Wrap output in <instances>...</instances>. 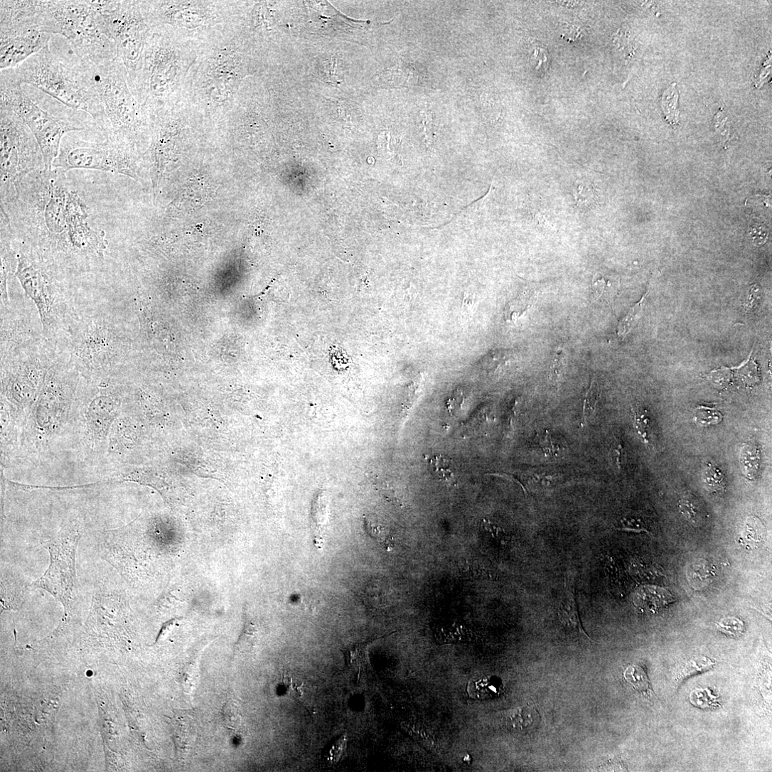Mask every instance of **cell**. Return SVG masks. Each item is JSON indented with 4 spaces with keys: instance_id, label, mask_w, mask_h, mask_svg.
Wrapping results in <instances>:
<instances>
[{
    "instance_id": "obj_18",
    "label": "cell",
    "mask_w": 772,
    "mask_h": 772,
    "mask_svg": "<svg viewBox=\"0 0 772 772\" xmlns=\"http://www.w3.org/2000/svg\"><path fill=\"white\" fill-rule=\"evenodd\" d=\"M26 577L20 570L2 565L1 568V610H18L26 601L28 593L31 589Z\"/></svg>"
},
{
    "instance_id": "obj_42",
    "label": "cell",
    "mask_w": 772,
    "mask_h": 772,
    "mask_svg": "<svg viewBox=\"0 0 772 772\" xmlns=\"http://www.w3.org/2000/svg\"><path fill=\"white\" fill-rule=\"evenodd\" d=\"M717 628L724 633L739 636L744 632V623L737 618H726L717 623Z\"/></svg>"
},
{
    "instance_id": "obj_29",
    "label": "cell",
    "mask_w": 772,
    "mask_h": 772,
    "mask_svg": "<svg viewBox=\"0 0 772 772\" xmlns=\"http://www.w3.org/2000/svg\"><path fill=\"white\" fill-rule=\"evenodd\" d=\"M365 527L368 535L380 546L386 550H391L395 545V540L390 530L383 525L375 521L371 518L365 519Z\"/></svg>"
},
{
    "instance_id": "obj_43",
    "label": "cell",
    "mask_w": 772,
    "mask_h": 772,
    "mask_svg": "<svg viewBox=\"0 0 772 772\" xmlns=\"http://www.w3.org/2000/svg\"><path fill=\"white\" fill-rule=\"evenodd\" d=\"M593 288L596 296L602 298V296H607L613 290L612 279L609 277L597 273L594 277Z\"/></svg>"
},
{
    "instance_id": "obj_39",
    "label": "cell",
    "mask_w": 772,
    "mask_h": 772,
    "mask_svg": "<svg viewBox=\"0 0 772 772\" xmlns=\"http://www.w3.org/2000/svg\"><path fill=\"white\" fill-rule=\"evenodd\" d=\"M347 742L346 736L343 735L332 741L323 753L325 761L330 764L340 761L346 751Z\"/></svg>"
},
{
    "instance_id": "obj_26",
    "label": "cell",
    "mask_w": 772,
    "mask_h": 772,
    "mask_svg": "<svg viewBox=\"0 0 772 772\" xmlns=\"http://www.w3.org/2000/svg\"><path fill=\"white\" fill-rule=\"evenodd\" d=\"M375 640L376 639L355 643L343 650L345 663L348 668L360 672L362 668L366 666L368 658V648Z\"/></svg>"
},
{
    "instance_id": "obj_16",
    "label": "cell",
    "mask_w": 772,
    "mask_h": 772,
    "mask_svg": "<svg viewBox=\"0 0 772 772\" xmlns=\"http://www.w3.org/2000/svg\"><path fill=\"white\" fill-rule=\"evenodd\" d=\"M53 36L38 30L0 31V69L17 68L49 46Z\"/></svg>"
},
{
    "instance_id": "obj_23",
    "label": "cell",
    "mask_w": 772,
    "mask_h": 772,
    "mask_svg": "<svg viewBox=\"0 0 772 772\" xmlns=\"http://www.w3.org/2000/svg\"><path fill=\"white\" fill-rule=\"evenodd\" d=\"M674 601L669 591L658 587L643 588L636 596L637 604L649 611H656Z\"/></svg>"
},
{
    "instance_id": "obj_19",
    "label": "cell",
    "mask_w": 772,
    "mask_h": 772,
    "mask_svg": "<svg viewBox=\"0 0 772 772\" xmlns=\"http://www.w3.org/2000/svg\"><path fill=\"white\" fill-rule=\"evenodd\" d=\"M558 616L568 633L591 640L582 626L576 600L574 582L568 575L565 578L564 594L559 607Z\"/></svg>"
},
{
    "instance_id": "obj_5",
    "label": "cell",
    "mask_w": 772,
    "mask_h": 772,
    "mask_svg": "<svg viewBox=\"0 0 772 772\" xmlns=\"http://www.w3.org/2000/svg\"><path fill=\"white\" fill-rule=\"evenodd\" d=\"M1 357V419L18 430L36 404L45 380L59 355L55 345L44 338L0 355Z\"/></svg>"
},
{
    "instance_id": "obj_37",
    "label": "cell",
    "mask_w": 772,
    "mask_h": 772,
    "mask_svg": "<svg viewBox=\"0 0 772 772\" xmlns=\"http://www.w3.org/2000/svg\"><path fill=\"white\" fill-rule=\"evenodd\" d=\"M723 415L715 407L708 406L698 407L695 413V422L702 427H707L720 423Z\"/></svg>"
},
{
    "instance_id": "obj_6",
    "label": "cell",
    "mask_w": 772,
    "mask_h": 772,
    "mask_svg": "<svg viewBox=\"0 0 772 772\" xmlns=\"http://www.w3.org/2000/svg\"><path fill=\"white\" fill-rule=\"evenodd\" d=\"M120 405L117 375L81 376L74 406L72 446L77 448L83 461L102 465Z\"/></svg>"
},
{
    "instance_id": "obj_31",
    "label": "cell",
    "mask_w": 772,
    "mask_h": 772,
    "mask_svg": "<svg viewBox=\"0 0 772 772\" xmlns=\"http://www.w3.org/2000/svg\"><path fill=\"white\" fill-rule=\"evenodd\" d=\"M574 196L578 205L586 207H594L597 203L596 190L592 183L586 180L579 181L574 190Z\"/></svg>"
},
{
    "instance_id": "obj_36",
    "label": "cell",
    "mask_w": 772,
    "mask_h": 772,
    "mask_svg": "<svg viewBox=\"0 0 772 772\" xmlns=\"http://www.w3.org/2000/svg\"><path fill=\"white\" fill-rule=\"evenodd\" d=\"M678 97L679 95L675 85L668 88L663 97V109L668 121L672 124H677L679 122Z\"/></svg>"
},
{
    "instance_id": "obj_2",
    "label": "cell",
    "mask_w": 772,
    "mask_h": 772,
    "mask_svg": "<svg viewBox=\"0 0 772 772\" xmlns=\"http://www.w3.org/2000/svg\"><path fill=\"white\" fill-rule=\"evenodd\" d=\"M80 378L75 367L58 358L45 377L36 404L18 430L11 466L38 463L54 453L64 440L72 442L74 406Z\"/></svg>"
},
{
    "instance_id": "obj_4",
    "label": "cell",
    "mask_w": 772,
    "mask_h": 772,
    "mask_svg": "<svg viewBox=\"0 0 772 772\" xmlns=\"http://www.w3.org/2000/svg\"><path fill=\"white\" fill-rule=\"evenodd\" d=\"M10 70L22 85H30L66 107L88 114L101 132L105 130V112L90 63L75 53L70 56L56 53L50 45Z\"/></svg>"
},
{
    "instance_id": "obj_8",
    "label": "cell",
    "mask_w": 772,
    "mask_h": 772,
    "mask_svg": "<svg viewBox=\"0 0 772 772\" xmlns=\"http://www.w3.org/2000/svg\"><path fill=\"white\" fill-rule=\"evenodd\" d=\"M15 278L36 309L45 338L55 343L77 311L68 282L21 245Z\"/></svg>"
},
{
    "instance_id": "obj_38",
    "label": "cell",
    "mask_w": 772,
    "mask_h": 772,
    "mask_svg": "<svg viewBox=\"0 0 772 772\" xmlns=\"http://www.w3.org/2000/svg\"><path fill=\"white\" fill-rule=\"evenodd\" d=\"M599 397V386L595 378L591 380L589 388L586 392L584 407L581 425L584 426L596 410Z\"/></svg>"
},
{
    "instance_id": "obj_20",
    "label": "cell",
    "mask_w": 772,
    "mask_h": 772,
    "mask_svg": "<svg viewBox=\"0 0 772 772\" xmlns=\"http://www.w3.org/2000/svg\"><path fill=\"white\" fill-rule=\"evenodd\" d=\"M177 754H186L195 742L198 726L193 714L188 711L176 710L171 719Z\"/></svg>"
},
{
    "instance_id": "obj_48",
    "label": "cell",
    "mask_w": 772,
    "mask_h": 772,
    "mask_svg": "<svg viewBox=\"0 0 772 772\" xmlns=\"http://www.w3.org/2000/svg\"><path fill=\"white\" fill-rule=\"evenodd\" d=\"M564 38H567L569 41H574L581 36L580 28L567 24L564 29L562 34Z\"/></svg>"
},
{
    "instance_id": "obj_10",
    "label": "cell",
    "mask_w": 772,
    "mask_h": 772,
    "mask_svg": "<svg viewBox=\"0 0 772 772\" xmlns=\"http://www.w3.org/2000/svg\"><path fill=\"white\" fill-rule=\"evenodd\" d=\"M81 521L77 517L70 518L53 538L42 542L50 554V566L31 585L32 589L46 591L63 604L65 616L57 633L65 628L81 598L76 573V554L83 532Z\"/></svg>"
},
{
    "instance_id": "obj_22",
    "label": "cell",
    "mask_w": 772,
    "mask_h": 772,
    "mask_svg": "<svg viewBox=\"0 0 772 772\" xmlns=\"http://www.w3.org/2000/svg\"><path fill=\"white\" fill-rule=\"evenodd\" d=\"M327 500L322 493L314 499L312 507V530L313 543L318 549H321L325 542L327 525Z\"/></svg>"
},
{
    "instance_id": "obj_34",
    "label": "cell",
    "mask_w": 772,
    "mask_h": 772,
    "mask_svg": "<svg viewBox=\"0 0 772 772\" xmlns=\"http://www.w3.org/2000/svg\"><path fill=\"white\" fill-rule=\"evenodd\" d=\"M634 428L645 444H650L651 422L647 412L640 410L638 407L631 408Z\"/></svg>"
},
{
    "instance_id": "obj_35",
    "label": "cell",
    "mask_w": 772,
    "mask_h": 772,
    "mask_svg": "<svg viewBox=\"0 0 772 772\" xmlns=\"http://www.w3.org/2000/svg\"><path fill=\"white\" fill-rule=\"evenodd\" d=\"M647 296L648 293L643 296L641 299L631 309L626 316L620 321L617 329L619 337L623 338L627 335L637 323L641 315L643 307L645 304Z\"/></svg>"
},
{
    "instance_id": "obj_44",
    "label": "cell",
    "mask_w": 772,
    "mask_h": 772,
    "mask_svg": "<svg viewBox=\"0 0 772 772\" xmlns=\"http://www.w3.org/2000/svg\"><path fill=\"white\" fill-rule=\"evenodd\" d=\"M284 686L286 693L295 699L297 700L302 697L304 684L299 679L286 676L284 677Z\"/></svg>"
},
{
    "instance_id": "obj_28",
    "label": "cell",
    "mask_w": 772,
    "mask_h": 772,
    "mask_svg": "<svg viewBox=\"0 0 772 772\" xmlns=\"http://www.w3.org/2000/svg\"><path fill=\"white\" fill-rule=\"evenodd\" d=\"M259 639V628L256 623L245 614L242 631L235 643V650L240 653H250L256 646Z\"/></svg>"
},
{
    "instance_id": "obj_13",
    "label": "cell",
    "mask_w": 772,
    "mask_h": 772,
    "mask_svg": "<svg viewBox=\"0 0 772 772\" xmlns=\"http://www.w3.org/2000/svg\"><path fill=\"white\" fill-rule=\"evenodd\" d=\"M96 21L101 32L114 44L117 57L127 75L137 69L150 38L141 2L92 0Z\"/></svg>"
},
{
    "instance_id": "obj_33",
    "label": "cell",
    "mask_w": 772,
    "mask_h": 772,
    "mask_svg": "<svg viewBox=\"0 0 772 772\" xmlns=\"http://www.w3.org/2000/svg\"><path fill=\"white\" fill-rule=\"evenodd\" d=\"M459 574L466 578L486 579V574L489 573V571L485 569L486 564L484 562L476 557L463 559L459 562Z\"/></svg>"
},
{
    "instance_id": "obj_17",
    "label": "cell",
    "mask_w": 772,
    "mask_h": 772,
    "mask_svg": "<svg viewBox=\"0 0 772 772\" xmlns=\"http://www.w3.org/2000/svg\"><path fill=\"white\" fill-rule=\"evenodd\" d=\"M1 222H0V293H1V307H7L11 303L9 294V282L15 277L18 268V250L15 247V237L9 218L1 209Z\"/></svg>"
},
{
    "instance_id": "obj_7",
    "label": "cell",
    "mask_w": 772,
    "mask_h": 772,
    "mask_svg": "<svg viewBox=\"0 0 772 772\" xmlns=\"http://www.w3.org/2000/svg\"><path fill=\"white\" fill-rule=\"evenodd\" d=\"M41 32L64 37L82 60L100 65L117 58L114 43L100 31L91 0H38Z\"/></svg>"
},
{
    "instance_id": "obj_24",
    "label": "cell",
    "mask_w": 772,
    "mask_h": 772,
    "mask_svg": "<svg viewBox=\"0 0 772 772\" xmlns=\"http://www.w3.org/2000/svg\"><path fill=\"white\" fill-rule=\"evenodd\" d=\"M429 468L435 479L449 485L457 484V475L453 461L443 456L428 459Z\"/></svg>"
},
{
    "instance_id": "obj_12",
    "label": "cell",
    "mask_w": 772,
    "mask_h": 772,
    "mask_svg": "<svg viewBox=\"0 0 772 772\" xmlns=\"http://www.w3.org/2000/svg\"><path fill=\"white\" fill-rule=\"evenodd\" d=\"M45 169L41 149L16 112L0 109V197L5 203L31 173Z\"/></svg>"
},
{
    "instance_id": "obj_30",
    "label": "cell",
    "mask_w": 772,
    "mask_h": 772,
    "mask_svg": "<svg viewBox=\"0 0 772 772\" xmlns=\"http://www.w3.org/2000/svg\"><path fill=\"white\" fill-rule=\"evenodd\" d=\"M715 665V662L709 658L704 656L694 658L687 661L682 668L677 680L681 683L692 676L712 670Z\"/></svg>"
},
{
    "instance_id": "obj_9",
    "label": "cell",
    "mask_w": 772,
    "mask_h": 772,
    "mask_svg": "<svg viewBox=\"0 0 772 772\" xmlns=\"http://www.w3.org/2000/svg\"><path fill=\"white\" fill-rule=\"evenodd\" d=\"M22 85L10 69L1 70L0 109L12 110L22 118L41 149L45 170H52L63 138L72 132L87 131L95 122L84 112L63 117L45 109L25 92Z\"/></svg>"
},
{
    "instance_id": "obj_46",
    "label": "cell",
    "mask_w": 772,
    "mask_h": 772,
    "mask_svg": "<svg viewBox=\"0 0 772 772\" xmlns=\"http://www.w3.org/2000/svg\"><path fill=\"white\" fill-rule=\"evenodd\" d=\"M623 447L621 441L616 439L611 445L609 456L615 468L620 471L622 467Z\"/></svg>"
},
{
    "instance_id": "obj_14",
    "label": "cell",
    "mask_w": 772,
    "mask_h": 772,
    "mask_svg": "<svg viewBox=\"0 0 772 772\" xmlns=\"http://www.w3.org/2000/svg\"><path fill=\"white\" fill-rule=\"evenodd\" d=\"M84 132H72L63 138L53 168L134 175L133 159L127 146L104 136L97 125L92 130V137L87 139Z\"/></svg>"
},
{
    "instance_id": "obj_11",
    "label": "cell",
    "mask_w": 772,
    "mask_h": 772,
    "mask_svg": "<svg viewBox=\"0 0 772 772\" xmlns=\"http://www.w3.org/2000/svg\"><path fill=\"white\" fill-rule=\"evenodd\" d=\"M93 81L104 107L105 136L127 146L143 124V110L128 86L127 69L117 57L100 65L90 63Z\"/></svg>"
},
{
    "instance_id": "obj_25",
    "label": "cell",
    "mask_w": 772,
    "mask_h": 772,
    "mask_svg": "<svg viewBox=\"0 0 772 772\" xmlns=\"http://www.w3.org/2000/svg\"><path fill=\"white\" fill-rule=\"evenodd\" d=\"M503 689L501 680L497 677L474 680L468 687L469 695L476 699H487L498 696Z\"/></svg>"
},
{
    "instance_id": "obj_41",
    "label": "cell",
    "mask_w": 772,
    "mask_h": 772,
    "mask_svg": "<svg viewBox=\"0 0 772 772\" xmlns=\"http://www.w3.org/2000/svg\"><path fill=\"white\" fill-rule=\"evenodd\" d=\"M566 366V354L564 349L559 348L554 355L549 372V380L555 386H558L562 380Z\"/></svg>"
},
{
    "instance_id": "obj_40",
    "label": "cell",
    "mask_w": 772,
    "mask_h": 772,
    "mask_svg": "<svg viewBox=\"0 0 772 772\" xmlns=\"http://www.w3.org/2000/svg\"><path fill=\"white\" fill-rule=\"evenodd\" d=\"M704 482L708 490L712 492L722 491L725 487V476L716 466L709 465L705 469Z\"/></svg>"
},
{
    "instance_id": "obj_3",
    "label": "cell",
    "mask_w": 772,
    "mask_h": 772,
    "mask_svg": "<svg viewBox=\"0 0 772 772\" xmlns=\"http://www.w3.org/2000/svg\"><path fill=\"white\" fill-rule=\"evenodd\" d=\"M55 345L84 377L117 375L125 351L120 323L105 305L77 309Z\"/></svg>"
},
{
    "instance_id": "obj_32",
    "label": "cell",
    "mask_w": 772,
    "mask_h": 772,
    "mask_svg": "<svg viewBox=\"0 0 772 772\" xmlns=\"http://www.w3.org/2000/svg\"><path fill=\"white\" fill-rule=\"evenodd\" d=\"M512 355L505 350H494L486 354L480 360L481 369L487 373L495 372L510 361Z\"/></svg>"
},
{
    "instance_id": "obj_21",
    "label": "cell",
    "mask_w": 772,
    "mask_h": 772,
    "mask_svg": "<svg viewBox=\"0 0 772 772\" xmlns=\"http://www.w3.org/2000/svg\"><path fill=\"white\" fill-rule=\"evenodd\" d=\"M541 717L533 707L525 706L501 713L500 723L503 727L516 732L534 730L539 727Z\"/></svg>"
},
{
    "instance_id": "obj_45",
    "label": "cell",
    "mask_w": 772,
    "mask_h": 772,
    "mask_svg": "<svg viewBox=\"0 0 772 772\" xmlns=\"http://www.w3.org/2000/svg\"><path fill=\"white\" fill-rule=\"evenodd\" d=\"M758 454V453H757L756 450H754L752 448H746V452L743 456V462L744 463L743 464L748 476L752 474L757 470L759 460Z\"/></svg>"
},
{
    "instance_id": "obj_27",
    "label": "cell",
    "mask_w": 772,
    "mask_h": 772,
    "mask_svg": "<svg viewBox=\"0 0 772 772\" xmlns=\"http://www.w3.org/2000/svg\"><path fill=\"white\" fill-rule=\"evenodd\" d=\"M623 678L640 694L650 696L653 693L648 675L640 667L635 665L628 667L623 672Z\"/></svg>"
},
{
    "instance_id": "obj_15",
    "label": "cell",
    "mask_w": 772,
    "mask_h": 772,
    "mask_svg": "<svg viewBox=\"0 0 772 772\" xmlns=\"http://www.w3.org/2000/svg\"><path fill=\"white\" fill-rule=\"evenodd\" d=\"M27 305L15 303L1 307V354L27 347L44 338L41 320Z\"/></svg>"
},
{
    "instance_id": "obj_47",
    "label": "cell",
    "mask_w": 772,
    "mask_h": 772,
    "mask_svg": "<svg viewBox=\"0 0 772 772\" xmlns=\"http://www.w3.org/2000/svg\"><path fill=\"white\" fill-rule=\"evenodd\" d=\"M539 441L547 456H557L559 449L553 444L552 439L547 432L541 436L540 439L539 438Z\"/></svg>"
},
{
    "instance_id": "obj_1",
    "label": "cell",
    "mask_w": 772,
    "mask_h": 772,
    "mask_svg": "<svg viewBox=\"0 0 772 772\" xmlns=\"http://www.w3.org/2000/svg\"><path fill=\"white\" fill-rule=\"evenodd\" d=\"M67 171H35L1 203L16 242L69 282L102 266L108 242L89 223V207L72 188Z\"/></svg>"
}]
</instances>
